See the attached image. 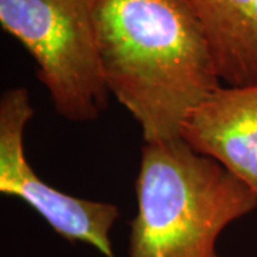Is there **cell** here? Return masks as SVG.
<instances>
[{
	"instance_id": "6da1fadb",
	"label": "cell",
	"mask_w": 257,
	"mask_h": 257,
	"mask_svg": "<svg viewBox=\"0 0 257 257\" xmlns=\"http://www.w3.org/2000/svg\"><path fill=\"white\" fill-rule=\"evenodd\" d=\"M97 43L107 90L145 143L182 138L186 119L221 87L189 0H97Z\"/></svg>"
},
{
	"instance_id": "7a4b0ae2",
	"label": "cell",
	"mask_w": 257,
	"mask_h": 257,
	"mask_svg": "<svg viewBox=\"0 0 257 257\" xmlns=\"http://www.w3.org/2000/svg\"><path fill=\"white\" fill-rule=\"evenodd\" d=\"M130 223L128 257H219L229 224L257 207V194L183 139L145 143Z\"/></svg>"
},
{
	"instance_id": "3957f363",
	"label": "cell",
	"mask_w": 257,
	"mask_h": 257,
	"mask_svg": "<svg viewBox=\"0 0 257 257\" xmlns=\"http://www.w3.org/2000/svg\"><path fill=\"white\" fill-rule=\"evenodd\" d=\"M97 0H0V25L35 59L64 119L96 120L107 104L96 29Z\"/></svg>"
},
{
	"instance_id": "277c9868",
	"label": "cell",
	"mask_w": 257,
	"mask_h": 257,
	"mask_svg": "<svg viewBox=\"0 0 257 257\" xmlns=\"http://www.w3.org/2000/svg\"><path fill=\"white\" fill-rule=\"evenodd\" d=\"M33 113L28 89L13 87L3 92L0 97V193L26 203L63 239L86 243L104 257H116L110 231L119 219V207L62 192L40 179L29 163L25 130Z\"/></svg>"
},
{
	"instance_id": "5b68a950",
	"label": "cell",
	"mask_w": 257,
	"mask_h": 257,
	"mask_svg": "<svg viewBox=\"0 0 257 257\" xmlns=\"http://www.w3.org/2000/svg\"><path fill=\"white\" fill-rule=\"evenodd\" d=\"M182 139L257 194V84L221 86L189 114Z\"/></svg>"
},
{
	"instance_id": "8992f818",
	"label": "cell",
	"mask_w": 257,
	"mask_h": 257,
	"mask_svg": "<svg viewBox=\"0 0 257 257\" xmlns=\"http://www.w3.org/2000/svg\"><path fill=\"white\" fill-rule=\"evenodd\" d=\"M217 74L227 86L257 84V0H189Z\"/></svg>"
}]
</instances>
